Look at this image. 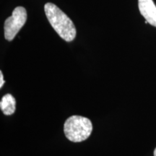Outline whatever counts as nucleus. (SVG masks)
<instances>
[{
    "label": "nucleus",
    "mask_w": 156,
    "mask_h": 156,
    "mask_svg": "<svg viewBox=\"0 0 156 156\" xmlns=\"http://www.w3.org/2000/svg\"><path fill=\"white\" fill-rule=\"evenodd\" d=\"M4 83H5V80L3 79V74L2 72H0V87H2Z\"/></svg>",
    "instance_id": "6"
},
{
    "label": "nucleus",
    "mask_w": 156,
    "mask_h": 156,
    "mask_svg": "<svg viewBox=\"0 0 156 156\" xmlns=\"http://www.w3.org/2000/svg\"><path fill=\"white\" fill-rule=\"evenodd\" d=\"M15 105H16V101L15 98L11 94H6L2 98L0 102V108L4 114L9 116L15 113Z\"/></svg>",
    "instance_id": "5"
},
{
    "label": "nucleus",
    "mask_w": 156,
    "mask_h": 156,
    "mask_svg": "<svg viewBox=\"0 0 156 156\" xmlns=\"http://www.w3.org/2000/svg\"><path fill=\"white\" fill-rule=\"evenodd\" d=\"M154 156H156V148L155 149V151H154Z\"/></svg>",
    "instance_id": "7"
},
{
    "label": "nucleus",
    "mask_w": 156,
    "mask_h": 156,
    "mask_svg": "<svg viewBox=\"0 0 156 156\" xmlns=\"http://www.w3.org/2000/svg\"><path fill=\"white\" fill-rule=\"evenodd\" d=\"M27 20V12L24 7H17L12 12V16L5 22V38L11 41L16 36Z\"/></svg>",
    "instance_id": "3"
},
{
    "label": "nucleus",
    "mask_w": 156,
    "mask_h": 156,
    "mask_svg": "<svg viewBox=\"0 0 156 156\" xmlns=\"http://www.w3.org/2000/svg\"><path fill=\"white\" fill-rule=\"evenodd\" d=\"M138 7L146 23L156 27V6L153 0H138Z\"/></svg>",
    "instance_id": "4"
},
{
    "label": "nucleus",
    "mask_w": 156,
    "mask_h": 156,
    "mask_svg": "<svg viewBox=\"0 0 156 156\" xmlns=\"http://www.w3.org/2000/svg\"><path fill=\"white\" fill-rule=\"evenodd\" d=\"M93 130L91 121L86 117L72 116L69 117L64 125L66 137L73 142H83L87 140Z\"/></svg>",
    "instance_id": "2"
},
{
    "label": "nucleus",
    "mask_w": 156,
    "mask_h": 156,
    "mask_svg": "<svg viewBox=\"0 0 156 156\" xmlns=\"http://www.w3.org/2000/svg\"><path fill=\"white\" fill-rule=\"evenodd\" d=\"M44 10L48 22L58 36L66 41H73L76 36V28L71 19L54 4L46 3Z\"/></svg>",
    "instance_id": "1"
}]
</instances>
